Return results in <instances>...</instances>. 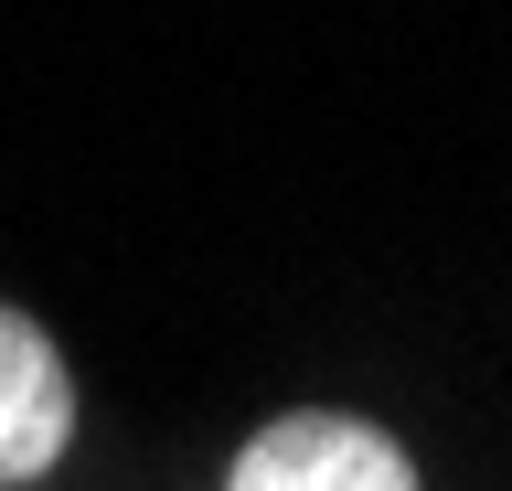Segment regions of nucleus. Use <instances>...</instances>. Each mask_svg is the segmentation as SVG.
<instances>
[{
    "instance_id": "nucleus-1",
    "label": "nucleus",
    "mask_w": 512,
    "mask_h": 491,
    "mask_svg": "<svg viewBox=\"0 0 512 491\" xmlns=\"http://www.w3.org/2000/svg\"><path fill=\"white\" fill-rule=\"evenodd\" d=\"M224 491H416L406 449L384 427H352V417H278L256 427L235 481Z\"/></svg>"
},
{
    "instance_id": "nucleus-2",
    "label": "nucleus",
    "mask_w": 512,
    "mask_h": 491,
    "mask_svg": "<svg viewBox=\"0 0 512 491\" xmlns=\"http://www.w3.org/2000/svg\"><path fill=\"white\" fill-rule=\"evenodd\" d=\"M64 427H75V385H64L54 342L22 310H0V491L32 481V470H54Z\"/></svg>"
}]
</instances>
